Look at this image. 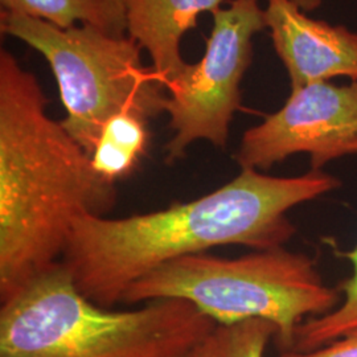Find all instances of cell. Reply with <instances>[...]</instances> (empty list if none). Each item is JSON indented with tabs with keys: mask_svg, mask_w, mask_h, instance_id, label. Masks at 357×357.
<instances>
[{
	"mask_svg": "<svg viewBox=\"0 0 357 357\" xmlns=\"http://www.w3.org/2000/svg\"><path fill=\"white\" fill-rule=\"evenodd\" d=\"M340 185L323 169L280 178L243 168L215 191L162 211L77 217L61 262L79 293L113 308L134 282L181 257L229 245L283 248L296 231L287 212Z\"/></svg>",
	"mask_w": 357,
	"mask_h": 357,
	"instance_id": "6da1fadb",
	"label": "cell"
},
{
	"mask_svg": "<svg viewBox=\"0 0 357 357\" xmlns=\"http://www.w3.org/2000/svg\"><path fill=\"white\" fill-rule=\"evenodd\" d=\"M38 78L0 52V301L61 261L77 217L105 216L114 183L47 113Z\"/></svg>",
	"mask_w": 357,
	"mask_h": 357,
	"instance_id": "7a4b0ae2",
	"label": "cell"
},
{
	"mask_svg": "<svg viewBox=\"0 0 357 357\" xmlns=\"http://www.w3.org/2000/svg\"><path fill=\"white\" fill-rule=\"evenodd\" d=\"M217 326L181 299L96 305L60 261L1 303L0 357H183Z\"/></svg>",
	"mask_w": 357,
	"mask_h": 357,
	"instance_id": "3957f363",
	"label": "cell"
},
{
	"mask_svg": "<svg viewBox=\"0 0 357 357\" xmlns=\"http://www.w3.org/2000/svg\"><path fill=\"white\" fill-rule=\"evenodd\" d=\"M160 299L187 301L218 326L271 321L283 352L293 349L299 324L333 311L343 294L324 283L314 258L274 248L238 258L202 253L174 259L134 282L122 303Z\"/></svg>",
	"mask_w": 357,
	"mask_h": 357,
	"instance_id": "277c9868",
	"label": "cell"
},
{
	"mask_svg": "<svg viewBox=\"0 0 357 357\" xmlns=\"http://www.w3.org/2000/svg\"><path fill=\"white\" fill-rule=\"evenodd\" d=\"M0 29L44 56L66 112L60 122L90 158L112 116L130 112L149 121L166 113V88L153 68L142 64V48L132 38L90 26L63 29L8 11H1Z\"/></svg>",
	"mask_w": 357,
	"mask_h": 357,
	"instance_id": "5b68a950",
	"label": "cell"
},
{
	"mask_svg": "<svg viewBox=\"0 0 357 357\" xmlns=\"http://www.w3.org/2000/svg\"><path fill=\"white\" fill-rule=\"evenodd\" d=\"M266 28L258 0H233L228 8L213 13L203 59L187 65L166 85V113L174 131L165 147L166 163L185 158L195 142L227 146L230 123L241 107V82L252 64L253 38Z\"/></svg>",
	"mask_w": 357,
	"mask_h": 357,
	"instance_id": "8992f818",
	"label": "cell"
},
{
	"mask_svg": "<svg viewBox=\"0 0 357 357\" xmlns=\"http://www.w3.org/2000/svg\"><path fill=\"white\" fill-rule=\"evenodd\" d=\"M302 153L310 156L311 169L357 153V81L291 90L278 112L243 132L234 159L241 169L266 171Z\"/></svg>",
	"mask_w": 357,
	"mask_h": 357,
	"instance_id": "52a82bcc",
	"label": "cell"
},
{
	"mask_svg": "<svg viewBox=\"0 0 357 357\" xmlns=\"http://www.w3.org/2000/svg\"><path fill=\"white\" fill-rule=\"evenodd\" d=\"M266 24L291 90L335 77L357 81V33L303 13L291 0H268Z\"/></svg>",
	"mask_w": 357,
	"mask_h": 357,
	"instance_id": "ba28073f",
	"label": "cell"
},
{
	"mask_svg": "<svg viewBox=\"0 0 357 357\" xmlns=\"http://www.w3.org/2000/svg\"><path fill=\"white\" fill-rule=\"evenodd\" d=\"M224 0H128V32L146 50L162 84L181 75L188 63L180 54L183 36L197 26L202 13L212 15Z\"/></svg>",
	"mask_w": 357,
	"mask_h": 357,
	"instance_id": "9c48e42d",
	"label": "cell"
},
{
	"mask_svg": "<svg viewBox=\"0 0 357 357\" xmlns=\"http://www.w3.org/2000/svg\"><path fill=\"white\" fill-rule=\"evenodd\" d=\"M3 11L23 13L68 29L90 26L113 36L128 31V0H0Z\"/></svg>",
	"mask_w": 357,
	"mask_h": 357,
	"instance_id": "30bf717a",
	"label": "cell"
},
{
	"mask_svg": "<svg viewBox=\"0 0 357 357\" xmlns=\"http://www.w3.org/2000/svg\"><path fill=\"white\" fill-rule=\"evenodd\" d=\"M147 119L135 113H119L103 126L91 153L94 169L110 183L128 176L147 150Z\"/></svg>",
	"mask_w": 357,
	"mask_h": 357,
	"instance_id": "8fae6325",
	"label": "cell"
},
{
	"mask_svg": "<svg viewBox=\"0 0 357 357\" xmlns=\"http://www.w3.org/2000/svg\"><path fill=\"white\" fill-rule=\"evenodd\" d=\"M343 257L352 264V275L337 286L343 294L342 303L326 315L299 324L291 351H314L357 328V245L354 250L343 253Z\"/></svg>",
	"mask_w": 357,
	"mask_h": 357,
	"instance_id": "7c38bea8",
	"label": "cell"
},
{
	"mask_svg": "<svg viewBox=\"0 0 357 357\" xmlns=\"http://www.w3.org/2000/svg\"><path fill=\"white\" fill-rule=\"evenodd\" d=\"M275 335V326L268 320L217 326L203 343L205 357H264L266 345Z\"/></svg>",
	"mask_w": 357,
	"mask_h": 357,
	"instance_id": "4fadbf2b",
	"label": "cell"
},
{
	"mask_svg": "<svg viewBox=\"0 0 357 357\" xmlns=\"http://www.w3.org/2000/svg\"><path fill=\"white\" fill-rule=\"evenodd\" d=\"M280 357H357V328L314 351H283Z\"/></svg>",
	"mask_w": 357,
	"mask_h": 357,
	"instance_id": "5bb4252c",
	"label": "cell"
},
{
	"mask_svg": "<svg viewBox=\"0 0 357 357\" xmlns=\"http://www.w3.org/2000/svg\"><path fill=\"white\" fill-rule=\"evenodd\" d=\"M303 13H311L318 10L323 0H291Z\"/></svg>",
	"mask_w": 357,
	"mask_h": 357,
	"instance_id": "9a60e30c",
	"label": "cell"
},
{
	"mask_svg": "<svg viewBox=\"0 0 357 357\" xmlns=\"http://www.w3.org/2000/svg\"><path fill=\"white\" fill-rule=\"evenodd\" d=\"M204 342H203V343H204ZM203 343L199 345V347H196V348H195L193 351H191L190 354H187L185 356L183 357H205L204 348H203Z\"/></svg>",
	"mask_w": 357,
	"mask_h": 357,
	"instance_id": "2e32d148",
	"label": "cell"
}]
</instances>
